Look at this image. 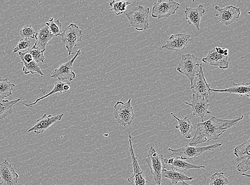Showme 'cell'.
<instances>
[{"label": "cell", "instance_id": "cell-37", "mask_svg": "<svg viewBox=\"0 0 250 185\" xmlns=\"http://www.w3.org/2000/svg\"><path fill=\"white\" fill-rule=\"evenodd\" d=\"M214 49L217 51V53L220 55H224L225 56H229V51L228 49H223L218 47H216L214 48Z\"/></svg>", "mask_w": 250, "mask_h": 185}, {"label": "cell", "instance_id": "cell-16", "mask_svg": "<svg viewBox=\"0 0 250 185\" xmlns=\"http://www.w3.org/2000/svg\"><path fill=\"white\" fill-rule=\"evenodd\" d=\"M19 175L7 161L0 164V185H17Z\"/></svg>", "mask_w": 250, "mask_h": 185}, {"label": "cell", "instance_id": "cell-35", "mask_svg": "<svg viewBox=\"0 0 250 185\" xmlns=\"http://www.w3.org/2000/svg\"><path fill=\"white\" fill-rule=\"evenodd\" d=\"M250 159L241 162L237 165V170L239 172H246L250 169Z\"/></svg>", "mask_w": 250, "mask_h": 185}, {"label": "cell", "instance_id": "cell-6", "mask_svg": "<svg viewBox=\"0 0 250 185\" xmlns=\"http://www.w3.org/2000/svg\"><path fill=\"white\" fill-rule=\"evenodd\" d=\"M149 8L139 5L129 13H125L131 25L138 31L146 30L149 28Z\"/></svg>", "mask_w": 250, "mask_h": 185}, {"label": "cell", "instance_id": "cell-24", "mask_svg": "<svg viewBox=\"0 0 250 185\" xmlns=\"http://www.w3.org/2000/svg\"><path fill=\"white\" fill-rule=\"evenodd\" d=\"M250 140L243 142L240 145L236 147L234 149V154L236 157V161L237 163L250 159Z\"/></svg>", "mask_w": 250, "mask_h": 185}, {"label": "cell", "instance_id": "cell-17", "mask_svg": "<svg viewBox=\"0 0 250 185\" xmlns=\"http://www.w3.org/2000/svg\"><path fill=\"white\" fill-rule=\"evenodd\" d=\"M228 59V56L219 54L214 48L209 51L207 57L203 58L202 61L203 62L211 66L218 67L222 69H226L229 66Z\"/></svg>", "mask_w": 250, "mask_h": 185}, {"label": "cell", "instance_id": "cell-21", "mask_svg": "<svg viewBox=\"0 0 250 185\" xmlns=\"http://www.w3.org/2000/svg\"><path fill=\"white\" fill-rule=\"evenodd\" d=\"M170 115L177 121L178 124L176 125L175 128L179 130L182 136L188 140L192 137L191 133L193 132V125L189 119L188 117L180 119L176 117L172 113H171Z\"/></svg>", "mask_w": 250, "mask_h": 185}, {"label": "cell", "instance_id": "cell-28", "mask_svg": "<svg viewBox=\"0 0 250 185\" xmlns=\"http://www.w3.org/2000/svg\"><path fill=\"white\" fill-rule=\"evenodd\" d=\"M132 3L130 1H114L109 2L110 13L119 16L125 13L126 8Z\"/></svg>", "mask_w": 250, "mask_h": 185}, {"label": "cell", "instance_id": "cell-31", "mask_svg": "<svg viewBox=\"0 0 250 185\" xmlns=\"http://www.w3.org/2000/svg\"><path fill=\"white\" fill-rule=\"evenodd\" d=\"M208 185H229V182L223 172H216L211 176Z\"/></svg>", "mask_w": 250, "mask_h": 185}, {"label": "cell", "instance_id": "cell-4", "mask_svg": "<svg viewBox=\"0 0 250 185\" xmlns=\"http://www.w3.org/2000/svg\"><path fill=\"white\" fill-rule=\"evenodd\" d=\"M61 36V41L68 51V56H70L74 54V48L82 41L83 32L77 24L71 23L64 29Z\"/></svg>", "mask_w": 250, "mask_h": 185}, {"label": "cell", "instance_id": "cell-34", "mask_svg": "<svg viewBox=\"0 0 250 185\" xmlns=\"http://www.w3.org/2000/svg\"><path fill=\"white\" fill-rule=\"evenodd\" d=\"M31 43L28 39H21L14 49L13 53H16L21 50H28L31 48Z\"/></svg>", "mask_w": 250, "mask_h": 185}, {"label": "cell", "instance_id": "cell-29", "mask_svg": "<svg viewBox=\"0 0 250 185\" xmlns=\"http://www.w3.org/2000/svg\"><path fill=\"white\" fill-rule=\"evenodd\" d=\"M21 64L23 65L22 71L25 74H38L42 77L44 76L42 69H41L38 63L35 61H32L30 63H26L24 61H21Z\"/></svg>", "mask_w": 250, "mask_h": 185}, {"label": "cell", "instance_id": "cell-13", "mask_svg": "<svg viewBox=\"0 0 250 185\" xmlns=\"http://www.w3.org/2000/svg\"><path fill=\"white\" fill-rule=\"evenodd\" d=\"M215 10L218 11L216 14L219 21L225 26H229L232 24L241 15V10L233 5H229L224 8L215 7Z\"/></svg>", "mask_w": 250, "mask_h": 185}, {"label": "cell", "instance_id": "cell-38", "mask_svg": "<svg viewBox=\"0 0 250 185\" xmlns=\"http://www.w3.org/2000/svg\"><path fill=\"white\" fill-rule=\"evenodd\" d=\"M181 183H182V185H190V184H188V183H186L185 182H182Z\"/></svg>", "mask_w": 250, "mask_h": 185}, {"label": "cell", "instance_id": "cell-10", "mask_svg": "<svg viewBox=\"0 0 250 185\" xmlns=\"http://www.w3.org/2000/svg\"><path fill=\"white\" fill-rule=\"evenodd\" d=\"M77 51V54L72 58V59L58 67L52 72L51 78L52 79H57L58 80L63 81L67 80L68 82H72L75 78V74L73 71V65L77 58L81 55V50Z\"/></svg>", "mask_w": 250, "mask_h": 185}, {"label": "cell", "instance_id": "cell-11", "mask_svg": "<svg viewBox=\"0 0 250 185\" xmlns=\"http://www.w3.org/2000/svg\"><path fill=\"white\" fill-rule=\"evenodd\" d=\"M189 89L192 91L193 94L197 96L208 99L210 96V85L208 83L205 78L202 65L200 66L199 72L196 75Z\"/></svg>", "mask_w": 250, "mask_h": 185}, {"label": "cell", "instance_id": "cell-25", "mask_svg": "<svg viewBox=\"0 0 250 185\" xmlns=\"http://www.w3.org/2000/svg\"><path fill=\"white\" fill-rule=\"evenodd\" d=\"M21 98L14 101L0 100V120H2L6 118L8 115L13 112V107L16 103L21 100Z\"/></svg>", "mask_w": 250, "mask_h": 185}, {"label": "cell", "instance_id": "cell-36", "mask_svg": "<svg viewBox=\"0 0 250 185\" xmlns=\"http://www.w3.org/2000/svg\"><path fill=\"white\" fill-rule=\"evenodd\" d=\"M19 56L20 57L21 61H24L26 63H30L34 61L32 56L28 53L27 51H25V53L19 51Z\"/></svg>", "mask_w": 250, "mask_h": 185}, {"label": "cell", "instance_id": "cell-18", "mask_svg": "<svg viewBox=\"0 0 250 185\" xmlns=\"http://www.w3.org/2000/svg\"><path fill=\"white\" fill-rule=\"evenodd\" d=\"M205 13L206 10L202 4L196 8L186 7L184 11L185 18L188 21V24H193L198 31H200L201 18Z\"/></svg>", "mask_w": 250, "mask_h": 185}, {"label": "cell", "instance_id": "cell-19", "mask_svg": "<svg viewBox=\"0 0 250 185\" xmlns=\"http://www.w3.org/2000/svg\"><path fill=\"white\" fill-rule=\"evenodd\" d=\"M165 164L170 166L172 170L178 171L188 170L189 169H205L206 166L203 165H197L190 164L185 160L178 158H173L169 159H164Z\"/></svg>", "mask_w": 250, "mask_h": 185}, {"label": "cell", "instance_id": "cell-8", "mask_svg": "<svg viewBox=\"0 0 250 185\" xmlns=\"http://www.w3.org/2000/svg\"><path fill=\"white\" fill-rule=\"evenodd\" d=\"M179 8L180 4L173 0H168V1L159 0L153 4L151 16L153 18L158 20L165 17L168 18L175 14Z\"/></svg>", "mask_w": 250, "mask_h": 185}, {"label": "cell", "instance_id": "cell-2", "mask_svg": "<svg viewBox=\"0 0 250 185\" xmlns=\"http://www.w3.org/2000/svg\"><path fill=\"white\" fill-rule=\"evenodd\" d=\"M146 163L149 166L155 183L156 185H161L162 172L166 169L163 155L159 154L153 147H150L148 150Z\"/></svg>", "mask_w": 250, "mask_h": 185}, {"label": "cell", "instance_id": "cell-12", "mask_svg": "<svg viewBox=\"0 0 250 185\" xmlns=\"http://www.w3.org/2000/svg\"><path fill=\"white\" fill-rule=\"evenodd\" d=\"M185 103L190 106L192 109L194 116L196 118H200L202 120V123L204 122L205 115L211 114V111L209 109L210 105L208 103V100L207 98L193 94L191 102L190 103L185 102Z\"/></svg>", "mask_w": 250, "mask_h": 185}, {"label": "cell", "instance_id": "cell-30", "mask_svg": "<svg viewBox=\"0 0 250 185\" xmlns=\"http://www.w3.org/2000/svg\"><path fill=\"white\" fill-rule=\"evenodd\" d=\"M49 31L54 37L61 36L62 33V24L60 20L55 21L53 17H51L49 21L45 23Z\"/></svg>", "mask_w": 250, "mask_h": 185}, {"label": "cell", "instance_id": "cell-26", "mask_svg": "<svg viewBox=\"0 0 250 185\" xmlns=\"http://www.w3.org/2000/svg\"><path fill=\"white\" fill-rule=\"evenodd\" d=\"M66 82H62V81L58 80V82H56L54 84V87L53 89H52L49 93L38 98L36 101L34 103H25L22 102H20L22 105H25L26 107H32L33 105H36L39 101H42V100L44 99L46 97H48L52 95H54L56 93H62V92H65L64 90H63V85L65 84Z\"/></svg>", "mask_w": 250, "mask_h": 185}, {"label": "cell", "instance_id": "cell-7", "mask_svg": "<svg viewBox=\"0 0 250 185\" xmlns=\"http://www.w3.org/2000/svg\"><path fill=\"white\" fill-rule=\"evenodd\" d=\"M131 99L126 102H116L114 106V117L118 123L122 126L131 125L135 119V114L131 105Z\"/></svg>", "mask_w": 250, "mask_h": 185}, {"label": "cell", "instance_id": "cell-20", "mask_svg": "<svg viewBox=\"0 0 250 185\" xmlns=\"http://www.w3.org/2000/svg\"><path fill=\"white\" fill-rule=\"evenodd\" d=\"M210 91L216 92H226V93L236 94L241 96H244L249 98L250 97V82L233 83L229 88L223 90H216L211 88Z\"/></svg>", "mask_w": 250, "mask_h": 185}, {"label": "cell", "instance_id": "cell-5", "mask_svg": "<svg viewBox=\"0 0 250 185\" xmlns=\"http://www.w3.org/2000/svg\"><path fill=\"white\" fill-rule=\"evenodd\" d=\"M222 146V144L219 143L204 147L191 146L187 144L184 147L175 149L168 148V151L171 153L169 157L172 155H177L184 160H193L198 157L203 153L210 151L214 148Z\"/></svg>", "mask_w": 250, "mask_h": 185}, {"label": "cell", "instance_id": "cell-23", "mask_svg": "<svg viewBox=\"0 0 250 185\" xmlns=\"http://www.w3.org/2000/svg\"><path fill=\"white\" fill-rule=\"evenodd\" d=\"M162 177L168 179L172 184H177L179 182L193 180V177H188L184 172L176 170H167L165 169L162 172Z\"/></svg>", "mask_w": 250, "mask_h": 185}, {"label": "cell", "instance_id": "cell-27", "mask_svg": "<svg viewBox=\"0 0 250 185\" xmlns=\"http://www.w3.org/2000/svg\"><path fill=\"white\" fill-rule=\"evenodd\" d=\"M15 86L8 78L0 79V99L4 100V98L12 95V91Z\"/></svg>", "mask_w": 250, "mask_h": 185}, {"label": "cell", "instance_id": "cell-1", "mask_svg": "<svg viewBox=\"0 0 250 185\" xmlns=\"http://www.w3.org/2000/svg\"><path fill=\"white\" fill-rule=\"evenodd\" d=\"M244 116L232 120L219 119L211 117L208 121L196 124V130L189 146L218 140L219 137L231 127L235 125Z\"/></svg>", "mask_w": 250, "mask_h": 185}, {"label": "cell", "instance_id": "cell-3", "mask_svg": "<svg viewBox=\"0 0 250 185\" xmlns=\"http://www.w3.org/2000/svg\"><path fill=\"white\" fill-rule=\"evenodd\" d=\"M198 58L193 54H184L179 62L177 71L187 77L192 84L196 75L198 73L202 65L198 62Z\"/></svg>", "mask_w": 250, "mask_h": 185}, {"label": "cell", "instance_id": "cell-14", "mask_svg": "<svg viewBox=\"0 0 250 185\" xmlns=\"http://www.w3.org/2000/svg\"><path fill=\"white\" fill-rule=\"evenodd\" d=\"M190 41V36L188 34H173L168 38L167 43L162 46V48L176 52L182 51Z\"/></svg>", "mask_w": 250, "mask_h": 185}, {"label": "cell", "instance_id": "cell-9", "mask_svg": "<svg viewBox=\"0 0 250 185\" xmlns=\"http://www.w3.org/2000/svg\"><path fill=\"white\" fill-rule=\"evenodd\" d=\"M129 141L130 144L129 151L131 155L133 167L132 176L127 179V181L134 185H147L148 182L146 180L144 171L141 169L138 164V158L136 157L134 149L132 146V138L130 132H128Z\"/></svg>", "mask_w": 250, "mask_h": 185}, {"label": "cell", "instance_id": "cell-15", "mask_svg": "<svg viewBox=\"0 0 250 185\" xmlns=\"http://www.w3.org/2000/svg\"><path fill=\"white\" fill-rule=\"evenodd\" d=\"M63 116V114H59L52 116L51 115L44 114L42 118L38 119L36 124L28 130V132H33L37 134L48 131L51 129L52 124L61 121Z\"/></svg>", "mask_w": 250, "mask_h": 185}, {"label": "cell", "instance_id": "cell-32", "mask_svg": "<svg viewBox=\"0 0 250 185\" xmlns=\"http://www.w3.org/2000/svg\"><path fill=\"white\" fill-rule=\"evenodd\" d=\"M28 53H30L33 57L34 61L37 63L42 62L44 63L45 57L44 56V50H40V49L33 46L32 48L26 50Z\"/></svg>", "mask_w": 250, "mask_h": 185}, {"label": "cell", "instance_id": "cell-22", "mask_svg": "<svg viewBox=\"0 0 250 185\" xmlns=\"http://www.w3.org/2000/svg\"><path fill=\"white\" fill-rule=\"evenodd\" d=\"M54 37L52 36L47 26L45 25L41 28L37 34L36 42L33 46L40 50L45 51L46 45Z\"/></svg>", "mask_w": 250, "mask_h": 185}, {"label": "cell", "instance_id": "cell-33", "mask_svg": "<svg viewBox=\"0 0 250 185\" xmlns=\"http://www.w3.org/2000/svg\"><path fill=\"white\" fill-rule=\"evenodd\" d=\"M37 33L35 31L31 25H25L20 32V36L22 39H36Z\"/></svg>", "mask_w": 250, "mask_h": 185}]
</instances>
